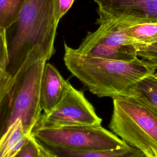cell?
Listing matches in <instances>:
<instances>
[{
	"instance_id": "cell-1",
	"label": "cell",
	"mask_w": 157,
	"mask_h": 157,
	"mask_svg": "<svg viewBox=\"0 0 157 157\" xmlns=\"http://www.w3.org/2000/svg\"><path fill=\"white\" fill-rule=\"evenodd\" d=\"M58 24L54 0H26L18 18L5 30L6 71L12 76L22 66L49 59L55 52Z\"/></svg>"
},
{
	"instance_id": "cell-2",
	"label": "cell",
	"mask_w": 157,
	"mask_h": 157,
	"mask_svg": "<svg viewBox=\"0 0 157 157\" xmlns=\"http://www.w3.org/2000/svg\"><path fill=\"white\" fill-rule=\"evenodd\" d=\"M64 61L67 69L90 92L112 99L130 95L132 86L155 70L137 58L123 61L88 56L64 44Z\"/></svg>"
},
{
	"instance_id": "cell-3",
	"label": "cell",
	"mask_w": 157,
	"mask_h": 157,
	"mask_svg": "<svg viewBox=\"0 0 157 157\" xmlns=\"http://www.w3.org/2000/svg\"><path fill=\"white\" fill-rule=\"evenodd\" d=\"M47 60L20 67L13 75L9 89L0 105V137L17 119L27 134L31 132L42 113L40 86Z\"/></svg>"
},
{
	"instance_id": "cell-4",
	"label": "cell",
	"mask_w": 157,
	"mask_h": 157,
	"mask_svg": "<svg viewBox=\"0 0 157 157\" xmlns=\"http://www.w3.org/2000/svg\"><path fill=\"white\" fill-rule=\"evenodd\" d=\"M109 123L112 132L147 157L157 155V113L137 98H113Z\"/></svg>"
},
{
	"instance_id": "cell-5",
	"label": "cell",
	"mask_w": 157,
	"mask_h": 157,
	"mask_svg": "<svg viewBox=\"0 0 157 157\" xmlns=\"http://www.w3.org/2000/svg\"><path fill=\"white\" fill-rule=\"evenodd\" d=\"M31 136L47 148L112 150L128 145L101 124L40 128L33 130Z\"/></svg>"
},
{
	"instance_id": "cell-6",
	"label": "cell",
	"mask_w": 157,
	"mask_h": 157,
	"mask_svg": "<svg viewBox=\"0 0 157 157\" xmlns=\"http://www.w3.org/2000/svg\"><path fill=\"white\" fill-rule=\"evenodd\" d=\"M94 32H89L76 50L80 54L105 59L131 61L138 57L132 39L116 20L98 24Z\"/></svg>"
},
{
	"instance_id": "cell-7",
	"label": "cell",
	"mask_w": 157,
	"mask_h": 157,
	"mask_svg": "<svg viewBox=\"0 0 157 157\" xmlns=\"http://www.w3.org/2000/svg\"><path fill=\"white\" fill-rule=\"evenodd\" d=\"M102 119L97 115L83 93L69 83L60 102L50 112L41 114L33 130L44 128L100 125Z\"/></svg>"
},
{
	"instance_id": "cell-8",
	"label": "cell",
	"mask_w": 157,
	"mask_h": 157,
	"mask_svg": "<svg viewBox=\"0 0 157 157\" xmlns=\"http://www.w3.org/2000/svg\"><path fill=\"white\" fill-rule=\"evenodd\" d=\"M98 4L96 23L108 20L157 21V0H94Z\"/></svg>"
},
{
	"instance_id": "cell-9",
	"label": "cell",
	"mask_w": 157,
	"mask_h": 157,
	"mask_svg": "<svg viewBox=\"0 0 157 157\" xmlns=\"http://www.w3.org/2000/svg\"><path fill=\"white\" fill-rule=\"evenodd\" d=\"M69 82L50 63H45L40 81V105L44 113H48L64 96Z\"/></svg>"
},
{
	"instance_id": "cell-10",
	"label": "cell",
	"mask_w": 157,
	"mask_h": 157,
	"mask_svg": "<svg viewBox=\"0 0 157 157\" xmlns=\"http://www.w3.org/2000/svg\"><path fill=\"white\" fill-rule=\"evenodd\" d=\"M31 136L25 131L21 120L17 119L0 137V157H14Z\"/></svg>"
},
{
	"instance_id": "cell-11",
	"label": "cell",
	"mask_w": 157,
	"mask_h": 157,
	"mask_svg": "<svg viewBox=\"0 0 157 157\" xmlns=\"http://www.w3.org/2000/svg\"><path fill=\"white\" fill-rule=\"evenodd\" d=\"M48 149L57 157H145V155L140 151L128 145L120 148L112 150H72L63 148Z\"/></svg>"
},
{
	"instance_id": "cell-12",
	"label": "cell",
	"mask_w": 157,
	"mask_h": 157,
	"mask_svg": "<svg viewBox=\"0 0 157 157\" xmlns=\"http://www.w3.org/2000/svg\"><path fill=\"white\" fill-rule=\"evenodd\" d=\"M134 96L157 113V75H147L131 88L130 95Z\"/></svg>"
},
{
	"instance_id": "cell-13",
	"label": "cell",
	"mask_w": 157,
	"mask_h": 157,
	"mask_svg": "<svg viewBox=\"0 0 157 157\" xmlns=\"http://www.w3.org/2000/svg\"><path fill=\"white\" fill-rule=\"evenodd\" d=\"M26 0H0V28L6 30L18 18Z\"/></svg>"
},
{
	"instance_id": "cell-14",
	"label": "cell",
	"mask_w": 157,
	"mask_h": 157,
	"mask_svg": "<svg viewBox=\"0 0 157 157\" xmlns=\"http://www.w3.org/2000/svg\"><path fill=\"white\" fill-rule=\"evenodd\" d=\"M40 145L41 144L31 136L29 140L14 157H39Z\"/></svg>"
},
{
	"instance_id": "cell-15",
	"label": "cell",
	"mask_w": 157,
	"mask_h": 157,
	"mask_svg": "<svg viewBox=\"0 0 157 157\" xmlns=\"http://www.w3.org/2000/svg\"><path fill=\"white\" fill-rule=\"evenodd\" d=\"M75 0H54V13L57 23L72 6Z\"/></svg>"
},
{
	"instance_id": "cell-16",
	"label": "cell",
	"mask_w": 157,
	"mask_h": 157,
	"mask_svg": "<svg viewBox=\"0 0 157 157\" xmlns=\"http://www.w3.org/2000/svg\"><path fill=\"white\" fill-rule=\"evenodd\" d=\"M8 63V55L5 39V31L0 28V69L6 71Z\"/></svg>"
},
{
	"instance_id": "cell-17",
	"label": "cell",
	"mask_w": 157,
	"mask_h": 157,
	"mask_svg": "<svg viewBox=\"0 0 157 157\" xmlns=\"http://www.w3.org/2000/svg\"><path fill=\"white\" fill-rule=\"evenodd\" d=\"M12 81V76L0 69V105L6 95Z\"/></svg>"
},
{
	"instance_id": "cell-18",
	"label": "cell",
	"mask_w": 157,
	"mask_h": 157,
	"mask_svg": "<svg viewBox=\"0 0 157 157\" xmlns=\"http://www.w3.org/2000/svg\"><path fill=\"white\" fill-rule=\"evenodd\" d=\"M155 74L157 75V70H156V71H155Z\"/></svg>"
},
{
	"instance_id": "cell-19",
	"label": "cell",
	"mask_w": 157,
	"mask_h": 157,
	"mask_svg": "<svg viewBox=\"0 0 157 157\" xmlns=\"http://www.w3.org/2000/svg\"><path fill=\"white\" fill-rule=\"evenodd\" d=\"M155 157H157V155H156Z\"/></svg>"
},
{
	"instance_id": "cell-20",
	"label": "cell",
	"mask_w": 157,
	"mask_h": 157,
	"mask_svg": "<svg viewBox=\"0 0 157 157\" xmlns=\"http://www.w3.org/2000/svg\"><path fill=\"white\" fill-rule=\"evenodd\" d=\"M145 157H147V156H145Z\"/></svg>"
}]
</instances>
